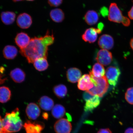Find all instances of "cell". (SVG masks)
Instances as JSON below:
<instances>
[{
    "label": "cell",
    "mask_w": 133,
    "mask_h": 133,
    "mask_svg": "<svg viewBox=\"0 0 133 133\" xmlns=\"http://www.w3.org/2000/svg\"><path fill=\"white\" fill-rule=\"evenodd\" d=\"M53 33L50 34L48 31L44 37H35L31 39L28 45L25 49H20V52L26 58L29 63H33L39 58H47L48 46L54 42Z\"/></svg>",
    "instance_id": "cell-1"
},
{
    "label": "cell",
    "mask_w": 133,
    "mask_h": 133,
    "mask_svg": "<svg viewBox=\"0 0 133 133\" xmlns=\"http://www.w3.org/2000/svg\"><path fill=\"white\" fill-rule=\"evenodd\" d=\"M18 108L10 113H6L3 119V133H13L18 132L23 126Z\"/></svg>",
    "instance_id": "cell-2"
},
{
    "label": "cell",
    "mask_w": 133,
    "mask_h": 133,
    "mask_svg": "<svg viewBox=\"0 0 133 133\" xmlns=\"http://www.w3.org/2000/svg\"><path fill=\"white\" fill-rule=\"evenodd\" d=\"M91 81L94 84V87L89 90L86 91L91 95H97L100 97H103L106 94L109 87V82L105 76L97 78L93 75L91 71L89 72Z\"/></svg>",
    "instance_id": "cell-3"
},
{
    "label": "cell",
    "mask_w": 133,
    "mask_h": 133,
    "mask_svg": "<svg viewBox=\"0 0 133 133\" xmlns=\"http://www.w3.org/2000/svg\"><path fill=\"white\" fill-rule=\"evenodd\" d=\"M108 19L112 22L121 23L125 26H129L130 21L128 18L123 16L121 10L115 3H111L109 6Z\"/></svg>",
    "instance_id": "cell-4"
},
{
    "label": "cell",
    "mask_w": 133,
    "mask_h": 133,
    "mask_svg": "<svg viewBox=\"0 0 133 133\" xmlns=\"http://www.w3.org/2000/svg\"><path fill=\"white\" fill-rule=\"evenodd\" d=\"M120 74V70L116 66H109L106 71V77L108 82L114 86L117 84Z\"/></svg>",
    "instance_id": "cell-5"
},
{
    "label": "cell",
    "mask_w": 133,
    "mask_h": 133,
    "mask_svg": "<svg viewBox=\"0 0 133 133\" xmlns=\"http://www.w3.org/2000/svg\"><path fill=\"white\" fill-rule=\"evenodd\" d=\"M54 128L56 133H70L72 126L67 119H61L55 123Z\"/></svg>",
    "instance_id": "cell-6"
},
{
    "label": "cell",
    "mask_w": 133,
    "mask_h": 133,
    "mask_svg": "<svg viewBox=\"0 0 133 133\" xmlns=\"http://www.w3.org/2000/svg\"><path fill=\"white\" fill-rule=\"evenodd\" d=\"M96 59L99 64L103 65H109L112 61V53L107 50H99L96 55Z\"/></svg>",
    "instance_id": "cell-7"
},
{
    "label": "cell",
    "mask_w": 133,
    "mask_h": 133,
    "mask_svg": "<svg viewBox=\"0 0 133 133\" xmlns=\"http://www.w3.org/2000/svg\"><path fill=\"white\" fill-rule=\"evenodd\" d=\"M102 31L98 29L91 28L86 29L82 36V39L85 42L90 43L95 42L98 37V34Z\"/></svg>",
    "instance_id": "cell-8"
},
{
    "label": "cell",
    "mask_w": 133,
    "mask_h": 133,
    "mask_svg": "<svg viewBox=\"0 0 133 133\" xmlns=\"http://www.w3.org/2000/svg\"><path fill=\"white\" fill-rule=\"evenodd\" d=\"M98 43L101 49L107 50L112 49L114 45V39L112 36L107 34L103 35L101 36Z\"/></svg>",
    "instance_id": "cell-9"
},
{
    "label": "cell",
    "mask_w": 133,
    "mask_h": 133,
    "mask_svg": "<svg viewBox=\"0 0 133 133\" xmlns=\"http://www.w3.org/2000/svg\"><path fill=\"white\" fill-rule=\"evenodd\" d=\"M24 127L26 133H42L44 125L42 123L28 121L25 123Z\"/></svg>",
    "instance_id": "cell-10"
},
{
    "label": "cell",
    "mask_w": 133,
    "mask_h": 133,
    "mask_svg": "<svg viewBox=\"0 0 133 133\" xmlns=\"http://www.w3.org/2000/svg\"><path fill=\"white\" fill-rule=\"evenodd\" d=\"M16 22L18 26L21 29H27L32 24V19L29 14L24 13L18 16Z\"/></svg>",
    "instance_id": "cell-11"
},
{
    "label": "cell",
    "mask_w": 133,
    "mask_h": 133,
    "mask_svg": "<svg viewBox=\"0 0 133 133\" xmlns=\"http://www.w3.org/2000/svg\"><path fill=\"white\" fill-rule=\"evenodd\" d=\"M26 112L29 119L35 120L39 117L41 110L39 106L34 103H30L26 107Z\"/></svg>",
    "instance_id": "cell-12"
},
{
    "label": "cell",
    "mask_w": 133,
    "mask_h": 133,
    "mask_svg": "<svg viewBox=\"0 0 133 133\" xmlns=\"http://www.w3.org/2000/svg\"><path fill=\"white\" fill-rule=\"evenodd\" d=\"M77 86L79 89L82 91H87L92 89L94 85L89 75L86 74L83 75L79 80Z\"/></svg>",
    "instance_id": "cell-13"
},
{
    "label": "cell",
    "mask_w": 133,
    "mask_h": 133,
    "mask_svg": "<svg viewBox=\"0 0 133 133\" xmlns=\"http://www.w3.org/2000/svg\"><path fill=\"white\" fill-rule=\"evenodd\" d=\"M30 40V38L28 34L24 32L18 33L15 38L16 44L20 49L26 48L29 44Z\"/></svg>",
    "instance_id": "cell-14"
},
{
    "label": "cell",
    "mask_w": 133,
    "mask_h": 133,
    "mask_svg": "<svg viewBox=\"0 0 133 133\" xmlns=\"http://www.w3.org/2000/svg\"><path fill=\"white\" fill-rule=\"evenodd\" d=\"M101 97L97 95L92 96L86 101L84 110L86 112H91L99 106L100 104Z\"/></svg>",
    "instance_id": "cell-15"
},
{
    "label": "cell",
    "mask_w": 133,
    "mask_h": 133,
    "mask_svg": "<svg viewBox=\"0 0 133 133\" xmlns=\"http://www.w3.org/2000/svg\"><path fill=\"white\" fill-rule=\"evenodd\" d=\"M82 75L81 71L77 68H71L66 72V77L69 82L72 83L78 82Z\"/></svg>",
    "instance_id": "cell-16"
},
{
    "label": "cell",
    "mask_w": 133,
    "mask_h": 133,
    "mask_svg": "<svg viewBox=\"0 0 133 133\" xmlns=\"http://www.w3.org/2000/svg\"><path fill=\"white\" fill-rule=\"evenodd\" d=\"M10 76L15 82L20 83L24 81L26 74L20 68H17L11 71Z\"/></svg>",
    "instance_id": "cell-17"
},
{
    "label": "cell",
    "mask_w": 133,
    "mask_h": 133,
    "mask_svg": "<svg viewBox=\"0 0 133 133\" xmlns=\"http://www.w3.org/2000/svg\"><path fill=\"white\" fill-rule=\"evenodd\" d=\"M38 103L40 107L44 110H51L54 107V101L48 96H44L41 97L38 101Z\"/></svg>",
    "instance_id": "cell-18"
},
{
    "label": "cell",
    "mask_w": 133,
    "mask_h": 133,
    "mask_svg": "<svg viewBox=\"0 0 133 133\" xmlns=\"http://www.w3.org/2000/svg\"><path fill=\"white\" fill-rule=\"evenodd\" d=\"M84 19L87 24L89 25L96 24L99 19L98 14L94 10H89L85 15Z\"/></svg>",
    "instance_id": "cell-19"
},
{
    "label": "cell",
    "mask_w": 133,
    "mask_h": 133,
    "mask_svg": "<svg viewBox=\"0 0 133 133\" xmlns=\"http://www.w3.org/2000/svg\"><path fill=\"white\" fill-rule=\"evenodd\" d=\"M18 50L14 46L6 45L4 48L3 54L5 58L8 59H14L17 55Z\"/></svg>",
    "instance_id": "cell-20"
},
{
    "label": "cell",
    "mask_w": 133,
    "mask_h": 133,
    "mask_svg": "<svg viewBox=\"0 0 133 133\" xmlns=\"http://www.w3.org/2000/svg\"><path fill=\"white\" fill-rule=\"evenodd\" d=\"M51 19L55 22L59 23L62 22L65 18V15L62 10L56 8L51 10L50 13Z\"/></svg>",
    "instance_id": "cell-21"
},
{
    "label": "cell",
    "mask_w": 133,
    "mask_h": 133,
    "mask_svg": "<svg viewBox=\"0 0 133 133\" xmlns=\"http://www.w3.org/2000/svg\"><path fill=\"white\" fill-rule=\"evenodd\" d=\"M16 14L11 11H4L2 12L1 18L2 21L5 24L9 25L12 24L15 20Z\"/></svg>",
    "instance_id": "cell-22"
},
{
    "label": "cell",
    "mask_w": 133,
    "mask_h": 133,
    "mask_svg": "<svg viewBox=\"0 0 133 133\" xmlns=\"http://www.w3.org/2000/svg\"><path fill=\"white\" fill-rule=\"evenodd\" d=\"M11 93L10 90L6 86L0 87V102L4 103L11 99Z\"/></svg>",
    "instance_id": "cell-23"
},
{
    "label": "cell",
    "mask_w": 133,
    "mask_h": 133,
    "mask_svg": "<svg viewBox=\"0 0 133 133\" xmlns=\"http://www.w3.org/2000/svg\"><path fill=\"white\" fill-rule=\"evenodd\" d=\"M33 63L35 69L37 70L40 71L45 70L49 66L46 58L44 57L36 59Z\"/></svg>",
    "instance_id": "cell-24"
},
{
    "label": "cell",
    "mask_w": 133,
    "mask_h": 133,
    "mask_svg": "<svg viewBox=\"0 0 133 133\" xmlns=\"http://www.w3.org/2000/svg\"><path fill=\"white\" fill-rule=\"evenodd\" d=\"M94 77L99 78L103 77L105 74V70L104 66L99 63H96L93 66L91 71Z\"/></svg>",
    "instance_id": "cell-25"
},
{
    "label": "cell",
    "mask_w": 133,
    "mask_h": 133,
    "mask_svg": "<svg viewBox=\"0 0 133 133\" xmlns=\"http://www.w3.org/2000/svg\"><path fill=\"white\" fill-rule=\"evenodd\" d=\"M51 113L53 116L55 118H61L65 114V109L61 105L56 104L52 108Z\"/></svg>",
    "instance_id": "cell-26"
},
{
    "label": "cell",
    "mask_w": 133,
    "mask_h": 133,
    "mask_svg": "<svg viewBox=\"0 0 133 133\" xmlns=\"http://www.w3.org/2000/svg\"><path fill=\"white\" fill-rule=\"evenodd\" d=\"M53 91L55 95L59 98H62L65 96L67 93V89L65 85L62 84L55 86Z\"/></svg>",
    "instance_id": "cell-27"
},
{
    "label": "cell",
    "mask_w": 133,
    "mask_h": 133,
    "mask_svg": "<svg viewBox=\"0 0 133 133\" xmlns=\"http://www.w3.org/2000/svg\"><path fill=\"white\" fill-rule=\"evenodd\" d=\"M125 99L129 104L133 105V87L127 89L125 94Z\"/></svg>",
    "instance_id": "cell-28"
},
{
    "label": "cell",
    "mask_w": 133,
    "mask_h": 133,
    "mask_svg": "<svg viewBox=\"0 0 133 133\" xmlns=\"http://www.w3.org/2000/svg\"><path fill=\"white\" fill-rule=\"evenodd\" d=\"M63 0H48L50 6L53 7H57L62 4Z\"/></svg>",
    "instance_id": "cell-29"
},
{
    "label": "cell",
    "mask_w": 133,
    "mask_h": 133,
    "mask_svg": "<svg viewBox=\"0 0 133 133\" xmlns=\"http://www.w3.org/2000/svg\"><path fill=\"white\" fill-rule=\"evenodd\" d=\"M109 12V11L108 10L107 8L103 6V7L101 8L100 12L103 17H105L108 15Z\"/></svg>",
    "instance_id": "cell-30"
},
{
    "label": "cell",
    "mask_w": 133,
    "mask_h": 133,
    "mask_svg": "<svg viewBox=\"0 0 133 133\" xmlns=\"http://www.w3.org/2000/svg\"><path fill=\"white\" fill-rule=\"evenodd\" d=\"M4 72V71L3 72V71L0 70V85L4 84L7 79V78L5 77L3 75Z\"/></svg>",
    "instance_id": "cell-31"
},
{
    "label": "cell",
    "mask_w": 133,
    "mask_h": 133,
    "mask_svg": "<svg viewBox=\"0 0 133 133\" xmlns=\"http://www.w3.org/2000/svg\"><path fill=\"white\" fill-rule=\"evenodd\" d=\"M97 133H112L109 129H99Z\"/></svg>",
    "instance_id": "cell-32"
},
{
    "label": "cell",
    "mask_w": 133,
    "mask_h": 133,
    "mask_svg": "<svg viewBox=\"0 0 133 133\" xmlns=\"http://www.w3.org/2000/svg\"><path fill=\"white\" fill-rule=\"evenodd\" d=\"M128 15L131 19L133 20V5L130 10L128 12Z\"/></svg>",
    "instance_id": "cell-33"
},
{
    "label": "cell",
    "mask_w": 133,
    "mask_h": 133,
    "mask_svg": "<svg viewBox=\"0 0 133 133\" xmlns=\"http://www.w3.org/2000/svg\"><path fill=\"white\" fill-rule=\"evenodd\" d=\"M3 119L0 116V133H3Z\"/></svg>",
    "instance_id": "cell-34"
},
{
    "label": "cell",
    "mask_w": 133,
    "mask_h": 133,
    "mask_svg": "<svg viewBox=\"0 0 133 133\" xmlns=\"http://www.w3.org/2000/svg\"><path fill=\"white\" fill-rule=\"evenodd\" d=\"M124 133H133V128H129L126 130Z\"/></svg>",
    "instance_id": "cell-35"
},
{
    "label": "cell",
    "mask_w": 133,
    "mask_h": 133,
    "mask_svg": "<svg viewBox=\"0 0 133 133\" xmlns=\"http://www.w3.org/2000/svg\"><path fill=\"white\" fill-rule=\"evenodd\" d=\"M104 25L102 23H99L98 25V29L102 31L104 29Z\"/></svg>",
    "instance_id": "cell-36"
},
{
    "label": "cell",
    "mask_w": 133,
    "mask_h": 133,
    "mask_svg": "<svg viewBox=\"0 0 133 133\" xmlns=\"http://www.w3.org/2000/svg\"><path fill=\"white\" fill-rule=\"evenodd\" d=\"M43 117L45 119H47L48 117V115L47 113H44L43 114Z\"/></svg>",
    "instance_id": "cell-37"
},
{
    "label": "cell",
    "mask_w": 133,
    "mask_h": 133,
    "mask_svg": "<svg viewBox=\"0 0 133 133\" xmlns=\"http://www.w3.org/2000/svg\"><path fill=\"white\" fill-rule=\"evenodd\" d=\"M130 45L131 49H132L133 50V38L131 40L130 42Z\"/></svg>",
    "instance_id": "cell-38"
},
{
    "label": "cell",
    "mask_w": 133,
    "mask_h": 133,
    "mask_svg": "<svg viewBox=\"0 0 133 133\" xmlns=\"http://www.w3.org/2000/svg\"><path fill=\"white\" fill-rule=\"evenodd\" d=\"M22 1V0H13V1L14 2H18Z\"/></svg>",
    "instance_id": "cell-39"
},
{
    "label": "cell",
    "mask_w": 133,
    "mask_h": 133,
    "mask_svg": "<svg viewBox=\"0 0 133 133\" xmlns=\"http://www.w3.org/2000/svg\"><path fill=\"white\" fill-rule=\"evenodd\" d=\"M26 1H34V0H26Z\"/></svg>",
    "instance_id": "cell-40"
}]
</instances>
